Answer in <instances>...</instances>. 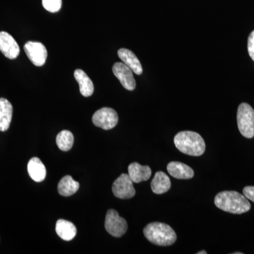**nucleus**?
<instances>
[{"instance_id":"11","label":"nucleus","mask_w":254,"mask_h":254,"mask_svg":"<svg viewBox=\"0 0 254 254\" xmlns=\"http://www.w3.org/2000/svg\"><path fill=\"white\" fill-rule=\"evenodd\" d=\"M169 174L178 180H190L194 176V172L186 164L171 162L167 167Z\"/></svg>"},{"instance_id":"2","label":"nucleus","mask_w":254,"mask_h":254,"mask_svg":"<svg viewBox=\"0 0 254 254\" xmlns=\"http://www.w3.org/2000/svg\"><path fill=\"white\" fill-rule=\"evenodd\" d=\"M174 143L180 152L191 156H200L205 150L204 140L194 131L179 132L174 138Z\"/></svg>"},{"instance_id":"18","label":"nucleus","mask_w":254,"mask_h":254,"mask_svg":"<svg viewBox=\"0 0 254 254\" xmlns=\"http://www.w3.org/2000/svg\"><path fill=\"white\" fill-rule=\"evenodd\" d=\"M74 77L79 84L80 92L83 96L89 97L93 95L94 86L86 72L81 69H76L74 71Z\"/></svg>"},{"instance_id":"8","label":"nucleus","mask_w":254,"mask_h":254,"mask_svg":"<svg viewBox=\"0 0 254 254\" xmlns=\"http://www.w3.org/2000/svg\"><path fill=\"white\" fill-rule=\"evenodd\" d=\"M24 51L31 63L37 66H42L46 63L48 52L43 43L29 41L24 46Z\"/></svg>"},{"instance_id":"4","label":"nucleus","mask_w":254,"mask_h":254,"mask_svg":"<svg viewBox=\"0 0 254 254\" xmlns=\"http://www.w3.org/2000/svg\"><path fill=\"white\" fill-rule=\"evenodd\" d=\"M237 125L241 134L245 138L254 137V110L247 103H242L237 110Z\"/></svg>"},{"instance_id":"12","label":"nucleus","mask_w":254,"mask_h":254,"mask_svg":"<svg viewBox=\"0 0 254 254\" xmlns=\"http://www.w3.org/2000/svg\"><path fill=\"white\" fill-rule=\"evenodd\" d=\"M128 176L133 183L147 181L151 176L152 171L149 166H143L138 163H132L128 165Z\"/></svg>"},{"instance_id":"25","label":"nucleus","mask_w":254,"mask_h":254,"mask_svg":"<svg viewBox=\"0 0 254 254\" xmlns=\"http://www.w3.org/2000/svg\"><path fill=\"white\" fill-rule=\"evenodd\" d=\"M235 254H242V253H239V252H237V253H235Z\"/></svg>"},{"instance_id":"5","label":"nucleus","mask_w":254,"mask_h":254,"mask_svg":"<svg viewBox=\"0 0 254 254\" xmlns=\"http://www.w3.org/2000/svg\"><path fill=\"white\" fill-rule=\"evenodd\" d=\"M105 227L112 236L121 237L126 233L128 225L126 220L120 217L116 210L110 209L107 212L105 217Z\"/></svg>"},{"instance_id":"3","label":"nucleus","mask_w":254,"mask_h":254,"mask_svg":"<svg viewBox=\"0 0 254 254\" xmlns=\"http://www.w3.org/2000/svg\"><path fill=\"white\" fill-rule=\"evenodd\" d=\"M145 238L153 245L160 247L173 245L177 240V235L170 225L162 222H151L143 230Z\"/></svg>"},{"instance_id":"16","label":"nucleus","mask_w":254,"mask_h":254,"mask_svg":"<svg viewBox=\"0 0 254 254\" xmlns=\"http://www.w3.org/2000/svg\"><path fill=\"white\" fill-rule=\"evenodd\" d=\"M171 188L170 177L163 172H157L151 182V190L155 194H163Z\"/></svg>"},{"instance_id":"13","label":"nucleus","mask_w":254,"mask_h":254,"mask_svg":"<svg viewBox=\"0 0 254 254\" xmlns=\"http://www.w3.org/2000/svg\"><path fill=\"white\" fill-rule=\"evenodd\" d=\"M118 54L120 60L131 68L133 73H136V75L142 74L143 68H142L141 64L133 52L125 48H122L118 50Z\"/></svg>"},{"instance_id":"19","label":"nucleus","mask_w":254,"mask_h":254,"mask_svg":"<svg viewBox=\"0 0 254 254\" xmlns=\"http://www.w3.org/2000/svg\"><path fill=\"white\" fill-rule=\"evenodd\" d=\"M79 189V183L73 180L69 175L64 177L58 184V190L63 196H70L74 194Z\"/></svg>"},{"instance_id":"6","label":"nucleus","mask_w":254,"mask_h":254,"mask_svg":"<svg viewBox=\"0 0 254 254\" xmlns=\"http://www.w3.org/2000/svg\"><path fill=\"white\" fill-rule=\"evenodd\" d=\"M92 120L95 126L104 130H110L117 126L119 117L115 110L110 108H103L95 112Z\"/></svg>"},{"instance_id":"20","label":"nucleus","mask_w":254,"mask_h":254,"mask_svg":"<svg viewBox=\"0 0 254 254\" xmlns=\"http://www.w3.org/2000/svg\"><path fill=\"white\" fill-rule=\"evenodd\" d=\"M74 138L73 133L67 130H64L58 133L56 138V143L58 148L63 151H68L73 145Z\"/></svg>"},{"instance_id":"17","label":"nucleus","mask_w":254,"mask_h":254,"mask_svg":"<svg viewBox=\"0 0 254 254\" xmlns=\"http://www.w3.org/2000/svg\"><path fill=\"white\" fill-rule=\"evenodd\" d=\"M55 231L62 240L71 241L76 236V227L72 222L60 219L57 222Z\"/></svg>"},{"instance_id":"10","label":"nucleus","mask_w":254,"mask_h":254,"mask_svg":"<svg viewBox=\"0 0 254 254\" xmlns=\"http://www.w3.org/2000/svg\"><path fill=\"white\" fill-rule=\"evenodd\" d=\"M0 51L6 58L14 60L20 53V48L14 38L5 31L0 32Z\"/></svg>"},{"instance_id":"24","label":"nucleus","mask_w":254,"mask_h":254,"mask_svg":"<svg viewBox=\"0 0 254 254\" xmlns=\"http://www.w3.org/2000/svg\"><path fill=\"white\" fill-rule=\"evenodd\" d=\"M197 254H206L207 252H205V251H201V252H198V253H197Z\"/></svg>"},{"instance_id":"14","label":"nucleus","mask_w":254,"mask_h":254,"mask_svg":"<svg viewBox=\"0 0 254 254\" xmlns=\"http://www.w3.org/2000/svg\"><path fill=\"white\" fill-rule=\"evenodd\" d=\"M12 114L13 107L9 100L0 98V131H6L9 128Z\"/></svg>"},{"instance_id":"15","label":"nucleus","mask_w":254,"mask_h":254,"mask_svg":"<svg viewBox=\"0 0 254 254\" xmlns=\"http://www.w3.org/2000/svg\"><path fill=\"white\" fill-rule=\"evenodd\" d=\"M28 173L33 181L41 182L46 179V168L38 158H33L28 163Z\"/></svg>"},{"instance_id":"9","label":"nucleus","mask_w":254,"mask_h":254,"mask_svg":"<svg viewBox=\"0 0 254 254\" xmlns=\"http://www.w3.org/2000/svg\"><path fill=\"white\" fill-rule=\"evenodd\" d=\"M113 71L124 88L128 91H133L136 88V83L133 77V71L125 63H115L113 67Z\"/></svg>"},{"instance_id":"1","label":"nucleus","mask_w":254,"mask_h":254,"mask_svg":"<svg viewBox=\"0 0 254 254\" xmlns=\"http://www.w3.org/2000/svg\"><path fill=\"white\" fill-rule=\"evenodd\" d=\"M214 203L220 210L232 214L247 213L251 209L248 199L235 190L220 192L215 197Z\"/></svg>"},{"instance_id":"23","label":"nucleus","mask_w":254,"mask_h":254,"mask_svg":"<svg viewBox=\"0 0 254 254\" xmlns=\"http://www.w3.org/2000/svg\"><path fill=\"white\" fill-rule=\"evenodd\" d=\"M243 194L247 199L254 203V187H246L243 190Z\"/></svg>"},{"instance_id":"7","label":"nucleus","mask_w":254,"mask_h":254,"mask_svg":"<svg viewBox=\"0 0 254 254\" xmlns=\"http://www.w3.org/2000/svg\"><path fill=\"white\" fill-rule=\"evenodd\" d=\"M113 192L114 195L120 199H129L134 196L136 190L128 174H122L115 180L113 185Z\"/></svg>"},{"instance_id":"21","label":"nucleus","mask_w":254,"mask_h":254,"mask_svg":"<svg viewBox=\"0 0 254 254\" xmlns=\"http://www.w3.org/2000/svg\"><path fill=\"white\" fill-rule=\"evenodd\" d=\"M62 0H43V7L52 13L59 11L62 7Z\"/></svg>"},{"instance_id":"22","label":"nucleus","mask_w":254,"mask_h":254,"mask_svg":"<svg viewBox=\"0 0 254 254\" xmlns=\"http://www.w3.org/2000/svg\"><path fill=\"white\" fill-rule=\"evenodd\" d=\"M248 52L251 58L254 61V31H252L248 38Z\"/></svg>"}]
</instances>
